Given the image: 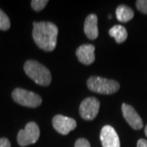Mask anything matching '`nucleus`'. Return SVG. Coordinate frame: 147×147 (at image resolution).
I'll return each mask as SVG.
<instances>
[{
    "mask_svg": "<svg viewBox=\"0 0 147 147\" xmlns=\"http://www.w3.org/2000/svg\"><path fill=\"white\" fill-rule=\"evenodd\" d=\"M88 87L92 92L99 94H113L119 89V84L115 80L98 76H92L88 79Z\"/></svg>",
    "mask_w": 147,
    "mask_h": 147,
    "instance_id": "7ed1b4c3",
    "label": "nucleus"
},
{
    "mask_svg": "<svg viewBox=\"0 0 147 147\" xmlns=\"http://www.w3.org/2000/svg\"><path fill=\"white\" fill-rule=\"evenodd\" d=\"M53 125L55 130L62 135H67L77 127V123L74 119L57 115L53 119Z\"/></svg>",
    "mask_w": 147,
    "mask_h": 147,
    "instance_id": "0eeeda50",
    "label": "nucleus"
},
{
    "mask_svg": "<svg viewBox=\"0 0 147 147\" xmlns=\"http://www.w3.org/2000/svg\"><path fill=\"white\" fill-rule=\"evenodd\" d=\"M136 6L138 11L144 14H147V0H138L136 2Z\"/></svg>",
    "mask_w": 147,
    "mask_h": 147,
    "instance_id": "dca6fc26",
    "label": "nucleus"
},
{
    "mask_svg": "<svg viewBox=\"0 0 147 147\" xmlns=\"http://www.w3.org/2000/svg\"><path fill=\"white\" fill-rule=\"evenodd\" d=\"M11 26V21L9 17L7 16L3 11L0 9V30L6 31L9 30Z\"/></svg>",
    "mask_w": 147,
    "mask_h": 147,
    "instance_id": "4468645a",
    "label": "nucleus"
},
{
    "mask_svg": "<svg viewBox=\"0 0 147 147\" xmlns=\"http://www.w3.org/2000/svg\"><path fill=\"white\" fill-rule=\"evenodd\" d=\"M102 147H120L119 137L115 129L110 125L103 127L100 134Z\"/></svg>",
    "mask_w": 147,
    "mask_h": 147,
    "instance_id": "6e6552de",
    "label": "nucleus"
},
{
    "mask_svg": "<svg viewBox=\"0 0 147 147\" xmlns=\"http://www.w3.org/2000/svg\"><path fill=\"white\" fill-rule=\"evenodd\" d=\"M24 70L27 75L38 85L48 86L52 82V75L49 69L36 61H27L24 65Z\"/></svg>",
    "mask_w": 147,
    "mask_h": 147,
    "instance_id": "f03ea898",
    "label": "nucleus"
},
{
    "mask_svg": "<svg viewBox=\"0 0 147 147\" xmlns=\"http://www.w3.org/2000/svg\"><path fill=\"white\" fill-rule=\"evenodd\" d=\"M145 133H146V136L147 137V125L146 126V127H145Z\"/></svg>",
    "mask_w": 147,
    "mask_h": 147,
    "instance_id": "aec40b11",
    "label": "nucleus"
},
{
    "mask_svg": "<svg viewBox=\"0 0 147 147\" xmlns=\"http://www.w3.org/2000/svg\"><path fill=\"white\" fill-rule=\"evenodd\" d=\"M11 96L17 104L26 107L36 108L42 104V98L40 96L21 88L13 90Z\"/></svg>",
    "mask_w": 147,
    "mask_h": 147,
    "instance_id": "20e7f679",
    "label": "nucleus"
},
{
    "mask_svg": "<svg viewBox=\"0 0 147 147\" xmlns=\"http://www.w3.org/2000/svg\"><path fill=\"white\" fill-rule=\"evenodd\" d=\"M33 26V38L37 46L47 52L53 51L57 42V26L47 21L34 22Z\"/></svg>",
    "mask_w": 147,
    "mask_h": 147,
    "instance_id": "f257e3e1",
    "label": "nucleus"
},
{
    "mask_svg": "<svg viewBox=\"0 0 147 147\" xmlns=\"http://www.w3.org/2000/svg\"><path fill=\"white\" fill-rule=\"evenodd\" d=\"M40 136V130L36 123H28L25 129H21L17 134V142L19 146L24 147L34 144Z\"/></svg>",
    "mask_w": 147,
    "mask_h": 147,
    "instance_id": "39448f33",
    "label": "nucleus"
},
{
    "mask_svg": "<svg viewBox=\"0 0 147 147\" xmlns=\"http://www.w3.org/2000/svg\"><path fill=\"white\" fill-rule=\"evenodd\" d=\"M100 108V102L96 97L84 99L79 106V114L84 120H92L96 117Z\"/></svg>",
    "mask_w": 147,
    "mask_h": 147,
    "instance_id": "423d86ee",
    "label": "nucleus"
},
{
    "mask_svg": "<svg viewBox=\"0 0 147 147\" xmlns=\"http://www.w3.org/2000/svg\"><path fill=\"white\" fill-rule=\"evenodd\" d=\"M97 22H98V19L96 15L95 14H90L87 16L85 20L84 26V33L89 39L94 40L99 34Z\"/></svg>",
    "mask_w": 147,
    "mask_h": 147,
    "instance_id": "9b49d317",
    "label": "nucleus"
},
{
    "mask_svg": "<svg viewBox=\"0 0 147 147\" xmlns=\"http://www.w3.org/2000/svg\"><path fill=\"white\" fill-rule=\"evenodd\" d=\"M0 147H11V143L7 138H0Z\"/></svg>",
    "mask_w": 147,
    "mask_h": 147,
    "instance_id": "a211bd4d",
    "label": "nucleus"
},
{
    "mask_svg": "<svg viewBox=\"0 0 147 147\" xmlns=\"http://www.w3.org/2000/svg\"><path fill=\"white\" fill-rule=\"evenodd\" d=\"M95 47L92 44H84L78 47L76 55L81 63L91 65L95 61Z\"/></svg>",
    "mask_w": 147,
    "mask_h": 147,
    "instance_id": "9d476101",
    "label": "nucleus"
},
{
    "mask_svg": "<svg viewBox=\"0 0 147 147\" xmlns=\"http://www.w3.org/2000/svg\"><path fill=\"white\" fill-rule=\"evenodd\" d=\"M122 112L127 123L133 129L140 130L143 127V122L142 118L137 114V112L132 106L123 103L122 105Z\"/></svg>",
    "mask_w": 147,
    "mask_h": 147,
    "instance_id": "1a4fd4ad",
    "label": "nucleus"
},
{
    "mask_svg": "<svg viewBox=\"0 0 147 147\" xmlns=\"http://www.w3.org/2000/svg\"><path fill=\"white\" fill-rule=\"evenodd\" d=\"M47 3V0H33L31 1V7L34 11H40L46 7Z\"/></svg>",
    "mask_w": 147,
    "mask_h": 147,
    "instance_id": "2eb2a0df",
    "label": "nucleus"
},
{
    "mask_svg": "<svg viewBox=\"0 0 147 147\" xmlns=\"http://www.w3.org/2000/svg\"><path fill=\"white\" fill-rule=\"evenodd\" d=\"M137 147H147V141L145 139H140L137 142Z\"/></svg>",
    "mask_w": 147,
    "mask_h": 147,
    "instance_id": "6ab92c4d",
    "label": "nucleus"
},
{
    "mask_svg": "<svg viewBox=\"0 0 147 147\" xmlns=\"http://www.w3.org/2000/svg\"><path fill=\"white\" fill-rule=\"evenodd\" d=\"M117 19L120 22L126 23L131 21L134 16V11L131 7L126 5H119L116 9Z\"/></svg>",
    "mask_w": 147,
    "mask_h": 147,
    "instance_id": "f8f14e48",
    "label": "nucleus"
},
{
    "mask_svg": "<svg viewBox=\"0 0 147 147\" xmlns=\"http://www.w3.org/2000/svg\"><path fill=\"white\" fill-rule=\"evenodd\" d=\"M74 147H91V145H90L89 142L87 139L79 138L75 142Z\"/></svg>",
    "mask_w": 147,
    "mask_h": 147,
    "instance_id": "f3484780",
    "label": "nucleus"
},
{
    "mask_svg": "<svg viewBox=\"0 0 147 147\" xmlns=\"http://www.w3.org/2000/svg\"><path fill=\"white\" fill-rule=\"evenodd\" d=\"M109 34L113 37L118 43L123 42L127 38V32L125 27L120 25H116L109 30Z\"/></svg>",
    "mask_w": 147,
    "mask_h": 147,
    "instance_id": "ddd939ff",
    "label": "nucleus"
}]
</instances>
